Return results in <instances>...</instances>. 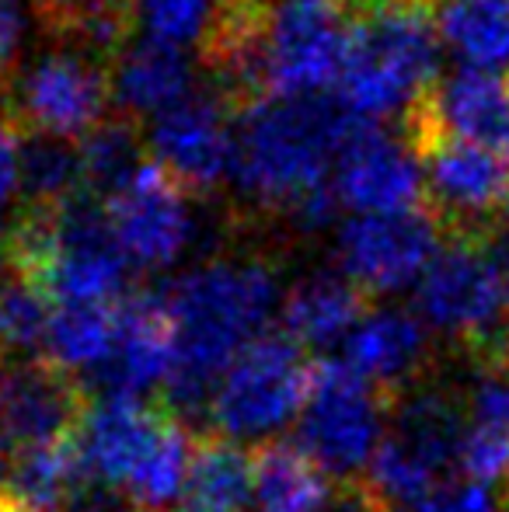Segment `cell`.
<instances>
[{"instance_id":"7c38bea8","label":"cell","mask_w":509,"mask_h":512,"mask_svg":"<svg viewBox=\"0 0 509 512\" xmlns=\"http://www.w3.org/2000/svg\"><path fill=\"white\" fill-rule=\"evenodd\" d=\"M105 209L126 262L136 269H168L196 237L189 192L164 175L154 161L123 192H116Z\"/></svg>"},{"instance_id":"6da1fadb","label":"cell","mask_w":509,"mask_h":512,"mask_svg":"<svg viewBox=\"0 0 509 512\" xmlns=\"http://www.w3.org/2000/svg\"><path fill=\"white\" fill-rule=\"evenodd\" d=\"M175 328V373L168 401L185 415L210 411L231 363L262 338L279 304V279L262 258H213L161 290Z\"/></svg>"},{"instance_id":"8fae6325","label":"cell","mask_w":509,"mask_h":512,"mask_svg":"<svg viewBox=\"0 0 509 512\" xmlns=\"http://www.w3.org/2000/svg\"><path fill=\"white\" fill-rule=\"evenodd\" d=\"M426 175V209L447 234H492V213L506 206L509 161L461 140H433L415 147Z\"/></svg>"},{"instance_id":"b9f144b4","label":"cell","mask_w":509,"mask_h":512,"mask_svg":"<svg viewBox=\"0 0 509 512\" xmlns=\"http://www.w3.org/2000/svg\"><path fill=\"white\" fill-rule=\"evenodd\" d=\"M0 283H4V279H0Z\"/></svg>"},{"instance_id":"1f68e13d","label":"cell","mask_w":509,"mask_h":512,"mask_svg":"<svg viewBox=\"0 0 509 512\" xmlns=\"http://www.w3.org/2000/svg\"><path fill=\"white\" fill-rule=\"evenodd\" d=\"M18 196H21V129L0 108V255H4L7 234H11L7 209H11Z\"/></svg>"},{"instance_id":"277c9868","label":"cell","mask_w":509,"mask_h":512,"mask_svg":"<svg viewBox=\"0 0 509 512\" xmlns=\"http://www.w3.org/2000/svg\"><path fill=\"white\" fill-rule=\"evenodd\" d=\"M468 405L454 391L433 384H415L391 411L387 436L370 460L367 488L391 512L412 509L429 492L447 485V471L457 467Z\"/></svg>"},{"instance_id":"8992f818","label":"cell","mask_w":509,"mask_h":512,"mask_svg":"<svg viewBox=\"0 0 509 512\" xmlns=\"http://www.w3.org/2000/svg\"><path fill=\"white\" fill-rule=\"evenodd\" d=\"M398 398L363 380L339 359H321L311 370L297 443L328 474H356L381 450Z\"/></svg>"},{"instance_id":"44dd1931","label":"cell","mask_w":509,"mask_h":512,"mask_svg":"<svg viewBox=\"0 0 509 512\" xmlns=\"http://www.w3.org/2000/svg\"><path fill=\"white\" fill-rule=\"evenodd\" d=\"M255 512H328L332 474L300 443L269 439L252 453Z\"/></svg>"},{"instance_id":"f35d334b","label":"cell","mask_w":509,"mask_h":512,"mask_svg":"<svg viewBox=\"0 0 509 512\" xmlns=\"http://www.w3.org/2000/svg\"><path fill=\"white\" fill-rule=\"evenodd\" d=\"M496 512H509V502H503V499H499V509Z\"/></svg>"},{"instance_id":"7402d4cb","label":"cell","mask_w":509,"mask_h":512,"mask_svg":"<svg viewBox=\"0 0 509 512\" xmlns=\"http://www.w3.org/2000/svg\"><path fill=\"white\" fill-rule=\"evenodd\" d=\"M88 485L91 478L81 464L74 436H67L56 443L14 450L4 492L25 512H74Z\"/></svg>"},{"instance_id":"9a60e30c","label":"cell","mask_w":509,"mask_h":512,"mask_svg":"<svg viewBox=\"0 0 509 512\" xmlns=\"http://www.w3.org/2000/svg\"><path fill=\"white\" fill-rule=\"evenodd\" d=\"M178 411H161L143 398H98L84 408L74 443L88 478L112 492H126Z\"/></svg>"},{"instance_id":"5b68a950","label":"cell","mask_w":509,"mask_h":512,"mask_svg":"<svg viewBox=\"0 0 509 512\" xmlns=\"http://www.w3.org/2000/svg\"><path fill=\"white\" fill-rule=\"evenodd\" d=\"M346 4L332 0H279L258 28L255 74L258 98L328 95L339 88L349 56Z\"/></svg>"},{"instance_id":"83f0119b","label":"cell","mask_w":509,"mask_h":512,"mask_svg":"<svg viewBox=\"0 0 509 512\" xmlns=\"http://www.w3.org/2000/svg\"><path fill=\"white\" fill-rule=\"evenodd\" d=\"M227 0H133V28L140 39L203 53L224 21Z\"/></svg>"},{"instance_id":"8d00e7d4","label":"cell","mask_w":509,"mask_h":512,"mask_svg":"<svg viewBox=\"0 0 509 512\" xmlns=\"http://www.w3.org/2000/svg\"><path fill=\"white\" fill-rule=\"evenodd\" d=\"M7 467H11V446H7L4 439H0V478H4Z\"/></svg>"},{"instance_id":"d6986e66","label":"cell","mask_w":509,"mask_h":512,"mask_svg":"<svg viewBox=\"0 0 509 512\" xmlns=\"http://www.w3.org/2000/svg\"><path fill=\"white\" fill-rule=\"evenodd\" d=\"M112 102L126 119H157L196 95V63L185 49L150 39H129L109 63Z\"/></svg>"},{"instance_id":"5bb4252c","label":"cell","mask_w":509,"mask_h":512,"mask_svg":"<svg viewBox=\"0 0 509 512\" xmlns=\"http://www.w3.org/2000/svg\"><path fill=\"white\" fill-rule=\"evenodd\" d=\"M332 185L339 203L356 216L426 209L419 154L405 136H391L381 126H363L346 143L332 171Z\"/></svg>"},{"instance_id":"cb8c5ba5","label":"cell","mask_w":509,"mask_h":512,"mask_svg":"<svg viewBox=\"0 0 509 512\" xmlns=\"http://www.w3.org/2000/svg\"><path fill=\"white\" fill-rule=\"evenodd\" d=\"M119 307L105 304H74V307H53L42 345V359L56 366L67 377L91 373L95 377L109 363L119 335Z\"/></svg>"},{"instance_id":"f546056e","label":"cell","mask_w":509,"mask_h":512,"mask_svg":"<svg viewBox=\"0 0 509 512\" xmlns=\"http://www.w3.org/2000/svg\"><path fill=\"white\" fill-rule=\"evenodd\" d=\"M39 25V0H0V91L4 95L28 67V46Z\"/></svg>"},{"instance_id":"ba28073f","label":"cell","mask_w":509,"mask_h":512,"mask_svg":"<svg viewBox=\"0 0 509 512\" xmlns=\"http://www.w3.org/2000/svg\"><path fill=\"white\" fill-rule=\"evenodd\" d=\"M109 63L74 46H56L28 60L7 91L4 112L25 133H46L81 143L109 119Z\"/></svg>"},{"instance_id":"2e32d148","label":"cell","mask_w":509,"mask_h":512,"mask_svg":"<svg viewBox=\"0 0 509 512\" xmlns=\"http://www.w3.org/2000/svg\"><path fill=\"white\" fill-rule=\"evenodd\" d=\"M84 408V387L42 356L0 363V439L14 450L74 436Z\"/></svg>"},{"instance_id":"52a82bcc","label":"cell","mask_w":509,"mask_h":512,"mask_svg":"<svg viewBox=\"0 0 509 512\" xmlns=\"http://www.w3.org/2000/svg\"><path fill=\"white\" fill-rule=\"evenodd\" d=\"M314 363L293 338L262 335L220 377L210 418L224 439H265L297 418L307 405Z\"/></svg>"},{"instance_id":"74e56055","label":"cell","mask_w":509,"mask_h":512,"mask_svg":"<svg viewBox=\"0 0 509 512\" xmlns=\"http://www.w3.org/2000/svg\"><path fill=\"white\" fill-rule=\"evenodd\" d=\"M0 512H25V509H21V506H14V502L7 499V492H4V488H0Z\"/></svg>"},{"instance_id":"d590c367","label":"cell","mask_w":509,"mask_h":512,"mask_svg":"<svg viewBox=\"0 0 509 512\" xmlns=\"http://www.w3.org/2000/svg\"><path fill=\"white\" fill-rule=\"evenodd\" d=\"M360 11H367V7H436L440 0H353Z\"/></svg>"},{"instance_id":"4316f807","label":"cell","mask_w":509,"mask_h":512,"mask_svg":"<svg viewBox=\"0 0 509 512\" xmlns=\"http://www.w3.org/2000/svg\"><path fill=\"white\" fill-rule=\"evenodd\" d=\"M84 192L81 147L74 140L21 129V199L25 209H49Z\"/></svg>"},{"instance_id":"3957f363","label":"cell","mask_w":509,"mask_h":512,"mask_svg":"<svg viewBox=\"0 0 509 512\" xmlns=\"http://www.w3.org/2000/svg\"><path fill=\"white\" fill-rule=\"evenodd\" d=\"M440 53V32L426 7H367L353 21L335 95L370 126L394 115L405 122L440 81Z\"/></svg>"},{"instance_id":"603a6c76","label":"cell","mask_w":509,"mask_h":512,"mask_svg":"<svg viewBox=\"0 0 509 512\" xmlns=\"http://www.w3.org/2000/svg\"><path fill=\"white\" fill-rule=\"evenodd\" d=\"M436 32L461 70H509V0H440Z\"/></svg>"},{"instance_id":"ac0fdd59","label":"cell","mask_w":509,"mask_h":512,"mask_svg":"<svg viewBox=\"0 0 509 512\" xmlns=\"http://www.w3.org/2000/svg\"><path fill=\"white\" fill-rule=\"evenodd\" d=\"M342 363L391 398H401L419 384L429 363V328L419 314L381 307L367 314L346 338Z\"/></svg>"},{"instance_id":"60d3db41","label":"cell","mask_w":509,"mask_h":512,"mask_svg":"<svg viewBox=\"0 0 509 512\" xmlns=\"http://www.w3.org/2000/svg\"><path fill=\"white\" fill-rule=\"evenodd\" d=\"M332 4H346V0H332Z\"/></svg>"},{"instance_id":"f1b7e54d","label":"cell","mask_w":509,"mask_h":512,"mask_svg":"<svg viewBox=\"0 0 509 512\" xmlns=\"http://www.w3.org/2000/svg\"><path fill=\"white\" fill-rule=\"evenodd\" d=\"M49 317L53 310L46 293L11 272V279L0 283V363L35 359L32 352L46 345Z\"/></svg>"},{"instance_id":"d6a6232c","label":"cell","mask_w":509,"mask_h":512,"mask_svg":"<svg viewBox=\"0 0 509 512\" xmlns=\"http://www.w3.org/2000/svg\"><path fill=\"white\" fill-rule=\"evenodd\" d=\"M499 499L492 488L475 481H447L436 492H429L422 502H415L408 512H496Z\"/></svg>"},{"instance_id":"e575fe53","label":"cell","mask_w":509,"mask_h":512,"mask_svg":"<svg viewBox=\"0 0 509 512\" xmlns=\"http://www.w3.org/2000/svg\"><path fill=\"white\" fill-rule=\"evenodd\" d=\"M489 244H492V255H496V265H499V272H503V283L509 293V230L506 234H496V230H492Z\"/></svg>"},{"instance_id":"d4e9b609","label":"cell","mask_w":509,"mask_h":512,"mask_svg":"<svg viewBox=\"0 0 509 512\" xmlns=\"http://www.w3.org/2000/svg\"><path fill=\"white\" fill-rule=\"evenodd\" d=\"M252 495V457L231 439H203L171 512H245Z\"/></svg>"},{"instance_id":"4dcf8cb0","label":"cell","mask_w":509,"mask_h":512,"mask_svg":"<svg viewBox=\"0 0 509 512\" xmlns=\"http://www.w3.org/2000/svg\"><path fill=\"white\" fill-rule=\"evenodd\" d=\"M468 422L509 436V370H482L468 394Z\"/></svg>"},{"instance_id":"836d02e7","label":"cell","mask_w":509,"mask_h":512,"mask_svg":"<svg viewBox=\"0 0 509 512\" xmlns=\"http://www.w3.org/2000/svg\"><path fill=\"white\" fill-rule=\"evenodd\" d=\"M328 512H391V509H387L384 502L370 492L367 481H349L342 492H335Z\"/></svg>"},{"instance_id":"4fadbf2b","label":"cell","mask_w":509,"mask_h":512,"mask_svg":"<svg viewBox=\"0 0 509 512\" xmlns=\"http://www.w3.org/2000/svg\"><path fill=\"white\" fill-rule=\"evenodd\" d=\"M433 136L471 143L509 161V77L482 70L440 77L405 119V140L412 147Z\"/></svg>"},{"instance_id":"9c48e42d","label":"cell","mask_w":509,"mask_h":512,"mask_svg":"<svg viewBox=\"0 0 509 512\" xmlns=\"http://www.w3.org/2000/svg\"><path fill=\"white\" fill-rule=\"evenodd\" d=\"M443 223L429 209L353 216L339 227L335 255L363 293H398L415 286L443 248Z\"/></svg>"},{"instance_id":"ab89813d","label":"cell","mask_w":509,"mask_h":512,"mask_svg":"<svg viewBox=\"0 0 509 512\" xmlns=\"http://www.w3.org/2000/svg\"><path fill=\"white\" fill-rule=\"evenodd\" d=\"M503 213H506V227H509V196H506V206H503Z\"/></svg>"},{"instance_id":"e0dca14e","label":"cell","mask_w":509,"mask_h":512,"mask_svg":"<svg viewBox=\"0 0 509 512\" xmlns=\"http://www.w3.org/2000/svg\"><path fill=\"white\" fill-rule=\"evenodd\" d=\"M175 373V328L161 293L126 297L119 307V335L109 363L95 373L102 398H143L168 387Z\"/></svg>"},{"instance_id":"484cf974","label":"cell","mask_w":509,"mask_h":512,"mask_svg":"<svg viewBox=\"0 0 509 512\" xmlns=\"http://www.w3.org/2000/svg\"><path fill=\"white\" fill-rule=\"evenodd\" d=\"M77 147H81L84 192L98 196L102 203L123 192L150 164L147 136H140L136 122L126 119V115H109Z\"/></svg>"},{"instance_id":"30bf717a","label":"cell","mask_w":509,"mask_h":512,"mask_svg":"<svg viewBox=\"0 0 509 512\" xmlns=\"http://www.w3.org/2000/svg\"><path fill=\"white\" fill-rule=\"evenodd\" d=\"M234 119L238 105L220 91L199 88L189 102L147 122L150 161L185 192H217L234 171Z\"/></svg>"},{"instance_id":"ffe728a7","label":"cell","mask_w":509,"mask_h":512,"mask_svg":"<svg viewBox=\"0 0 509 512\" xmlns=\"http://www.w3.org/2000/svg\"><path fill=\"white\" fill-rule=\"evenodd\" d=\"M279 317L283 335L300 349H328L353 335L356 324L367 317V300L346 272H314L290 286Z\"/></svg>"},{"instance_id":"7a4b0ae2","label":"cell","mask_w":509,"mask_h":512,"mask_svg":"<svg viewBox=\"0 0 509 512\" xmlns=\"http://www.w3.org/2000/svg\"><path fill=\"white\" fill-rule=\"evenodd\" d=\"M370 122L356 119L335 91L304 98H255L234 119L231 185L258 209L290 216L332 182L346 143Z\"/></svg>"}]
</instances>
